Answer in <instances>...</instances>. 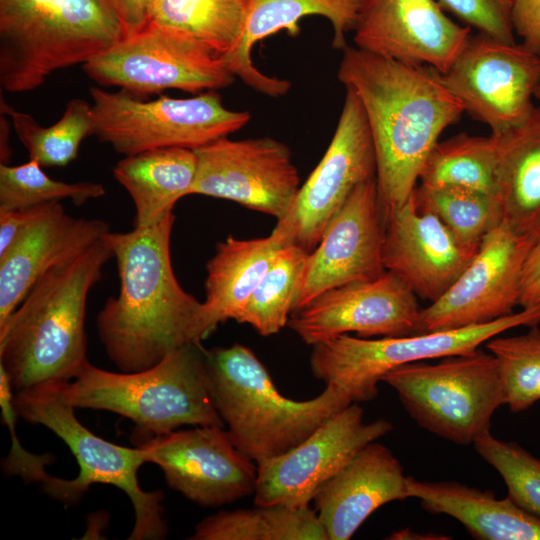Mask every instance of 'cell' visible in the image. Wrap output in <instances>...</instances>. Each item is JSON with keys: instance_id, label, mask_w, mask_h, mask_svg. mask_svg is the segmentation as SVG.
Returning <instances> with one entry per match:
<instances>
[{"instance_id": "36", "label": "cell", "mask_w": 540, "mask_h": 540, "mask_svg": "<svg viewBox=\"0 0 540 540\" xmlns=\"http://www.w3.org/2000/svg\"><path fill=\"white\" fill-rule=\"evenodd\" d=\"M33 159L12 166L0 164V211L33 207L69 199L80 206L105 195V187L97 182L68 183L50 178Z\"/></svg>"}, {"instance_id": "33", "label": "cell", "mask_w": 540, "mask_h": 540, "mask_svg": "<svg viewBox=\"0 0 540 540\" xmlns=\"http://www.w3.org/2000/svg\"><path fill=\"white\" fill-rule=\"evenodd\" d=\"M308 254L297 246L280 248L236 321L265 337L280 332L288 324Z\"/></svg>"}, {"instance_id": "2", "label": "cell", "mask_w": 540, "mask_h": 540, "mask_svg": "<svg viewBox=\"0 0 540 540\" xmlns=\"http://www.w3.org/2000/svg\"><path fill=\"white\" fill-rule=\"evenodd\" d=\"M342 51L337 78L355 93L364 110L386 218L412 195L429 152L464 109L428 66L401 63L357 47Z\"/></svg>"}, {"instance_id": "32", "label": "cell", "mask_w": 540, "mask_h": 540, "mask_svg": "<svg viewBox=\"0 0 540 540\" xmlns=\"http://www.w3.org/2000/svg\"><path fill=\"white\" fill-rule=\"evenodd\" d=\"M0 112L11 119L12 128L26 148L29 159L44 167H64L74 161L83 140L94 135L95 120L91 104L81 98L68 101L61 118L48 127L31 115L18 111L4 99Z\"/></svg>"}, {"instance_id": "38", "label": "cell", "mask_w": 540, "mask_h": 540, "mask_svg": "<svg viewBox=\"0 0 540 540\" xmlns=\"http://www.w3.org/2000/svg\"><path fill=\"white\" fill-rule=\"evenodd\" d=\"M467 27L497 40L514 43L515 33L511 20L512 0H438Z\"/></svg>"}, {"instance_id": "10", "label": "cell", "mask_w": 540, "mask_h": 540, "mask_svg": "<svg viewBox=\"0 0 540 540\" xmlns=\"http://www.w3.org/2000/svg\"><path fill=\"white\" fill-rule=\"evenodd\" d=\"M94 136L124 156L179 147L195 150L243 128L248 111L228 109L217 90L188 98L142 100L123 90L89 89Z\"/></svg>"}, {"instance_id": "23", "label": "cell", "mask_w": 540, "mask_h": 540, "mask_svg": "<svg viewBox=\"0 0 540 540\" xmlns=\"http://www.w3.org/2000/svg\"><path fill=\"white\" fill-rule=\"evenodd\" d=\"M407 476L385 445H365L315 493L312 502L328 540H348L379 507L409 498Z\"/></svg>"}, {"instance_id": "1", "label": "cell", "mask_w": 540, "mask_h": 540, "mask_svg": "<svg viewBox=\"0 0 540 540\" xmlns=\"http://www.w3.org/2000/svg\"><path fill=\"white\" fill-rule=\"evenodd\" d=\"M175 215L155 225L105 235L120 289L96 318L99 339L121 372L151 368L168 354L207 336L203 302L176 279L170 254Z\"/></svg>"}, {"instance_id": "28", "label": "cell", "mask_w": 540, "mask_h": 540, "mask_svg": "<svg viewBox=\"0 0 540 540\" xmlns=\"http://www.w3.org/2000/svg\"><path fill=\"white\" fill-rule=\"evenodd\" d=\"M282 248L270 234L255 239L228 236L206 264L203 326L206 336L227 320L236 321L273 257Z\"/></svg>"}, {"instance_id": "31", "label": "cell", "mask_w": 540, "mask_h": 540, "mask_svg": "<svg viewBox=\"0 0 540 540\" xmlns=\"http://www.w3.org/2000/svg\"><path fill=\"white\" fill-rule=\"evenodd\" d=\"M498 139L460 133L438 141L420 172V184L465 188L495 197Z\"/></svg>"}, {"instance_id": "22", "label": "cell", "mask_w": 540, "mask_h": 540, "mask_svg": "<svg viewBox=\"0 0 540 540\" xmlns=\"http://www.w3.org/2000/svg\"><path fill=\"white\" fill-rule=\"evenodd\" d=\"M109 231L103 220L70 216L60 201L37 205L20 236L0 256V324L43 274L73 260Z\"/></svg>"}, {"instance_id": "13", "label": "cell", "mask_w": 540, "mask_h": 540, "mask_svg": "<svg viewBox=\"0 0 540 540\" xmlns=\"http://www.w3.org/2000/svg\"><path fill=\"white\" fill-rule=\"evenodd\" d=\"M438 75L464 112L498 136L532 111L540 56L521 43L471 33L448 70Z\"/></svg>"}, {"instance_id": "21", "label": "cell", "mask_w": 540, "mask_h": 540, "mask_svg": "<svg viewBox=\"0 0 540 540\" xmlns=\"http://www.w3.org/2000/svg\"><path fill=\"white\" fill-rule=\"evenodd\" d=\"M478 248L461 242L434 214L418 210L412 195L385 218V269L430 303L454 284Z\"/></svg>"}, {"instance_id": "18", "label": "cell", "mask_w": 540, "mask_h": 540, "mask_svg": "<svg viewBox=\"0 0 540 540\" xmlns=\"http://www.w3.org/2000/svg\"><path fill=\"white\" fill-rule=\"evenodd\" d=\"M384 235L385 216L373 179L352 192L308 254L292 312L329 289L382 276L387 271Z\"/></svg>"}, {"instance_id": "44", "label": "cell", "mask_w": 540, "mask_h": 540, "mask_svg": "<svg viewBox=\"0 0 540 540\" xmlns=\"http://www.w3.org/2000/svg\"><path fill=\"white\" fill-rule=\"evenodd\" d=\"M12 124L7 116L1 113L0 116V164H9L12 157V149L9 144Z\"/></svg>"}, {"instance_id": "40", "label": "cell", "mask_w": 540, "mask_h": 540, "mask_svg": "<svg viewBox=\"0 0 540 540\" xmlns=\"http://www.w3.org/2000/svg\"><path fill=\"white\" fill-rule=\"evenodd\" d=\"M511 20L521 44L540 56V0H512Z\"/></svg>"}, {"instance_id": "14", "label": "cell", "mask_w": 540, "mask_h": 540, "mask_svg": "<svg viewBox=\"0 0 540 540\" xmlns=\"http://www.w3.org/2000/svg\"><path fill=\"white\" fill-rule=\"evenodd\" d=\"M194 152L196 174L190 195L233 201L277 221L290 211L301 185L284 143L271 137H223Z\"/></svg>"}, {"instance_id": "8", "label": "cell", "mask_w": 540, "mask_h": 540, "mask_svg": "<svg viewBox=\"0 0 540 540\" xmlns=\"http://www.w3.org/2000/svg\"><path fill=\"white\" fill-rule=\"evenodd\" d=\"M391 386L423 429L459 445L490 431L505 396L495 357L478 348L468 354L404 364L381 379Z\"/></svg>"}, {"instance_id": "43", "label": "cell", "mask_w": 540, "mask_h": 540, "mask_svg": "<svg viewBox=\"0 0 540 540\" xmlns=\"http://www.w3.org/2000/svg\"><path fill=\"white\" fill-rule=\"evenodd\" d=\"M111 1L121 19L126 36L137 32L146 24L148 8L151 0Z\"/></svg>"}, {"instance_id": "41", "label": "cell", "mask_w": 540, "mask_h": 540, "mask_svg": "<svg viewBox=\"0 0 540 540\" xmlns=\"http://www.w3.org/2000/svg\"><path fill=\"white\" fill-rule=\"evenodd\" d=\"M540 304V243L534 246L525 262L518 306L529 308Z\"/></svg>"}, {"instance_id": "16", "label": "cell", "mask_w": 540, "mask_h": 540, "mask_svg": "<svg viewBox=\"0 0 540 540\" xmlns=\"http://www.w3.org/2000/svg\"><path fill=\"white\" fill-rule=\"evenodd\" d=\"M134 442L147 462L161 468L172 489L200 506H221L255 492L257 463L222 426H197Z\"/></svg>"}, {"instance_id": "17", "label": "cell", "mask_w": 540, "mask_h": 540, "mask_svg": "<svg viewBox=\"0 0 540 540\" xmlns=\"http://www.w3.org/2000/svg\"><path fill=\"white\" fill-rule=\"evenodd\" d=\"M534 246L502 222L481 241L472 261L438 300L421 309L415 333L495 321L518 306L522 272Z\"/></svg>"}, {"instance_id": "35", "label": "cell", "mask_w": 540, "mask_h": 540, "mask_svg": "<svg viewBox=\"0 0 540 540\" xmlns=\"http://www.w3.org/2000/svg\"><path fill=\"white\" fill-rule=\"evenodd\" d=\"M495 357L505 404L513 413L529 409L540 400V327L521 335H497L485 343Z\"/></svg>"}, {"instance_id": "30", "label": "cell", "mask_w": 540, "mask_h": 540, "mask_svg": "<svg viewBox=\"0 0 540 540\" xmlns=\"http://www.w3.org/2000/svg\"><path fill=\"white\" fill-rule=\"evenodd\" d=\"M246 5L247 0H151L147 22L194 40L224 57L241 37Z\"/></svg>"}, {"instance_id": "42", "label": "cell", "mask_w": 540, "mask_h": 540, "mask_svg": "<svg viewBox=\"0 0 540 540\" xmlns=\"http://www.w3.org/2000/svg\"><path fill=\"white\" fill-rule=\"evenodd\" d=\"M36 206L0 211V256L5 254L20 236L34 215Z\"/></svg>"}, {"instance_id": "3", "label": "cell", "mask_w": 540, "mask_h": 540, "mask_svg": "<svg viewBox=\"0 0 540 540\" xmlns=\"http://www.w3.org/2000/svg\"><path fill=\"white\" fill-rule=\"evenodd\" d=\"M111 258L104 236L73 260L43 274L0 324V365L15 393L70 381L88 361L87 298Z\"/></svg>"}, {"instance_id": "20", "label": "cell", "mask_w": 540, "mask_h": 540, "mask_svg": "<svg viewBox=\"0 0 540 540\" xmlns=\"http://www.w3.org/2000/svg\"><path fill=\"white\" fill-rule=\"evenodd\" d=\"M353 32L359 49L438 73L448 70L472 33L435 0H361Z\"/></svg>"}, {"instance_id": "12", "label": "cell", "mask_w": 540, "mask_h": 540, "mask_svg": "<svg viewBox=\"0 0 540 540\" xmlns=\"http://www.w3.org/2000/svg\"><path fill=\"white\" fill-rule=\"evenodd\" d=\"M376 175L375 149L364 110L355 93L346 89L326 152L271 235L281 247L297 246L310 253L352 192Z\"/></svg>"}, {"instance_id": "9", "label": "cell", "mask_w": 540, "mask_h": 540, "mask_svg": "<svg viewBox=\"0 0 540 540\" xmlns=\"http://www.w3.org/2000/svg\"><path fill=\"white\" fill-rule=\"evenodd\" d=\"M537 325L540 304L458 329L375 339L341 334L312 345L310 368L315 378L344 390L352 403L370 401L382 377L398 366L468 354L512 328Z\"/></svg>"}, {"instance_id": "11", "label": "cell", "mask_w": 540, "mask_h": 540, "mask_svg": "<svg viewBox=\"0 0 540 540\" xmlns=\"http://www.w3.org/2000/svg\"><path fill=\"white\" fill-rule=\"evenodd\" d=\"M82 67L99 86L118 87L138 98L167 89L199 94L235 80L221 56L150 22Z\"/></svg>"}, {"instance_id": "39", "label": "cell", "mask_w": 540, "mask_h": 540, "mask_svg": "<svg viewBox=\"0 0 540 540\" xmlns=\"http://www.w3.org/2000/svg\"><path fill=\"white\" fill-rule=\"evenodd\" d=\"M13 388L5 369L0 365V406L3 422L11 434V450L3 460V470L12 475H19L28 482L44 483L50 475L45 466L51 462L48 455H35L28 452L19 442L15 434L16 411L14 408Z\"/></svg>"}, {"instance_id": "37", "label": "cell", "mask_w": 540, "mask_h": 540, "mask_svg": "<svg viewBox=\"0 0 540 540\" xmlns=\"http://www.w3.org/2000/svg\"><path fill=\"white\" fill-rule=\"evenodd\" d=\"M473 445L501 475L507 496L526 512L540 517V459L517 442L495 438L490 431L476 438Z\"/></svg>"}, {"instance_id": "45", "label": "cell", "mask_w": 540, "mask_h": 540, "mask_svg": "<svg viewBox=\"0 0 540 540\" xmlns=\"http://www.w3.org/2000/svg\"><path fill=\"white\" fill-rule=\"evenodd\" d=\"M534 98H536L537 100L540 101V82L536 88V91H535V94H534Z\"/></svg>"}, {"instance_id": "29", "label": "cell", "mask_w": 540, "mask_h": 540, "mask_svg": "<svg viewBox=\"0 0 540 540\" xmlns=\"http://www.w3.org/2000/svg\"><path fill=\"white\" fill-rule=\"evenodd\" d=\"M190 540H328L315 509L285 505L220 511L200 521Z\"/></svg>"}, {"instance_id": "19", "label": "cell", "mask_w": 540, "mask_h": 540, "mask_svg": "<svg viewBox=\"0 0 540 540\" xmlns=\"http://www.w3.org/2000/svg\"><path fill=\"white\" fill-rule=\"evenodd\" d=\"M417 296L397 275L329 289L291 313L289 328L309 345L341 334L398 337L415 334L421 308Z\"/></svg>"}, {"instance_id": "5", "label": "cell", "mask_w": 540, "mask_h": 540, "mask_svg": "<svg viewBox=\"0 0 540 540\" xmlns=\"http://www.w3.org/2000/svg\"><path fill=\"white\" fill-rule=\"evenodd\" d=\"M126 36L111 0H0V85L30 92Z\"/></svg>"}, {"instance_id": "6", "label": "cell", "mask_w": 540, "mask_h": 540, "mask_svg": "<svg viewBox=\"0 0 540 540\" xmlns=\"http://www.w3.org/2000/svg\"><path fill=\"white\" fill-rule=\"evenodd\" d=\"M61 388L75 409L106 410L132 420L137 438L183 425L225 426L209 389L200 343L187 344L136 372H111L87 361Z\"/></svg>"}, {"instance_id": "4", "label": "cell", "mask_w": 540, "mask_h": 540, "mask_svg": "<svg viewBox=\"0 0 540 540\" xmlns=\"http://www.w3.org/2000/svg\"><path fill=\"white\" fill-rule=\"evenodd\" d=\"M209 389L235 446L256 463L279 456L352 403L327 384L317 397L283 396L255 353L240 343L204 349Z\"/></svg>"}, {"instance_id": "24", "label": "cell", "mask_w": 540, "mask_h": 540, "mask_svg": "<svg viewBox=\"0 0 540 540\" xmlns=\"http://www.w3.org/2000/svg\"><path fill=\"white\" fill-rule=\"evenodd\" d=\"M361 0H247L241 37L235 48L222 57L229 71L255 91L277 98L285 95L291 82L268 76L253 63L254 46L265 38L286 30L300 32L298 22L305 16L325 17L332 25V46L347 47L346 33L353 31Z\"/></svg>"}, {"instance_id": "27", "label": "cell", "mask_w": 540, "mask_h": 540, "mask_svg": "<svg viewBox=\"0 0 540 540\" xmlns=\"http://www.w3.org/2000/svg\"><path fill=\"white\" fill-rule=\"evenodd\" d=\"M195 174L194 150L179 147L124 156L113 168L135 206L137 229L151 227L173 212L176 202L190 195Z\"/></svg>"}, {"instance_id": "15", "label": "cell", "mask_w": 540, "mask_h": 540, "mask_svg": "<svg viewBox=\"0 0 540 540\" xmlns=\"http://www.w3.org/2000/svg\"><path fill=\"white\" fill-rule=\"evenodd\" d=\"M393 429L380 418L365 423L363 409L351 403L289 451L257 463L256 506H309L318 489L358 451Z\"/></svg>"}, {"instance_id": "26", "label": "cell", "mask_w": 540, "mask_h": 540, "mask_svg": "<svg viewBox=\"0 0 540 540\" xmlns=\"http://www.w3.org/2000/svg\"><path fill=\"white\" fill-rule=\"evenodd\" d=\"M406 483L409 497L419 499L425 511L456 519L477 540H540V517L508 496L497 499L490 490L457 481L428 482L407 476Z\"/></svg>"}, {"instance_id": "25", "label": "cell", "mask_w": 540, "mask_h": 540, "mask_svg": "<svg viewBox=\"0 0 540 540\" xmlns=\"http://www.w3.org/2000/svg\"><path fill=\"white\" fill-rule=\"evenodd\" d=\"M496 136V135H495ZM498 139L495 198L501 222L540 243V107Z\"/></svg>"}, {"instance_id": "34", "label": "cell", "mask_w": 540, "mask_h": 540, "mask_svg": "<svg viewBox=\"0 0 540 540\" xmlns=\"http://www.w3.org/2000/svg\"><path fill=\"white\" fill-rule=\"evenodd\" d=\"M418 210L430 212L464 244L478 247L483 238L501 223L494 196L449 186L419 184L412 193Z\"/></svg>"}, {"instance_id": "7", "label": "cell", "mask_w": 540, "mask_h": 540, "mask_svg": "<svg viewBox=\"0 0 540 540\" xmlns=\"http://www.w3.org/2000/svg\"><path fill=\"white\" fill-rule=\"evenodd\" d=\"M17 416L43 425L62 439L80 470L76 478L51 476L43 485L46 493L66 505L76 504L92 484L113 485L129 497L135 513L130 540H159L167 535L161 491H144L138 470L147 462L145 451L114 444L88 430L75 416V407L62 392L61 382H48L14 393Z\"/></svg>"}]
</instances>
